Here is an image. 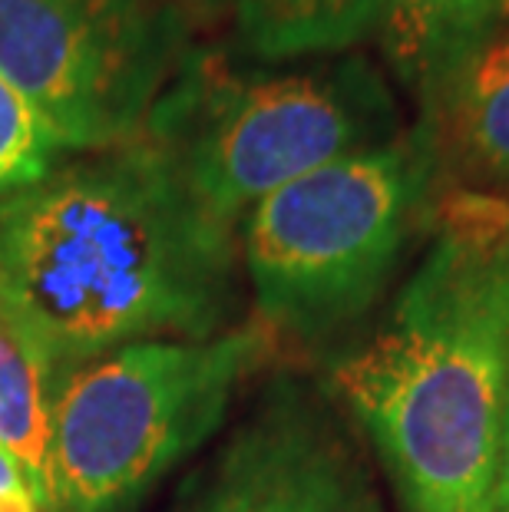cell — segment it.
<instances>
[{"label":"cell","mask_w":509,"mask_h":512,"mask_svg":"<svg viewBox=\"0 0 509 512\" xmlns=\"http://www.w3.org/2000/svg\"><path fill=\"white\" fill-rule=\"evenodd\" d=\"M324 390L404 512H493L509 407V205L440 195L424 258Z\"/></svg>","instance_id":"obj_2"},{"label":"cell","mask_w":509,"mask_h":512,"mask_svg":"<svg viewBox=\"0 0 509 512\" xmlns=\"http://www.w3.org/2000/svg\"><path fill=\"white\" fill-rule=\"evenodd\" d=\"M53 387L37 357L0 321V446L14 456L20 473L47 512Z\"/></svg>","instance_id":"obj_11"},{"label":"cell","mask_w":509,"mask_h":512,"mask_svg":"<svg viewBox=\"0 0 509 512\" xmlns=\"http://www.w3.org/2000/svg\"><path fill=\"white\" fill-rule=\"evenodd\" d=\"M437 202L420 129L281 185L238 225L255 324L278 347L341 341L381 304Z\"/></svg>","instance_id":"obj_3"},{"label":"cell","mask_w":509,"mask_h":512,"mask_svg":"<svg viewBox=\"0 0 509 512\" xmlns=\"http://www.w3.org/2000/svg\"><path fill=\"white\" fill-rule=\"evenodd\" d=\"M60 152L34 106L0 76V199L47 176Z\"/></svg>","instance_id":"obj_12"},{"label":"cell","mask_w":509,"mask_h":512,"mask_svg":"<svg viewBox=\"0 0 509 512\" xmlns=\"http://www.w3.org/2000/svg\"><path fill=\"white\" fill-rule=\"evenodd\" d=\"M0 321L50 387L139 341H205L242 321L238 232L156 139L80 152L0 199Z\"/></svg>","instance_id":"obj_1"},{"label":"cell","mask_w":509,"mask_h":512,"mask_svg":"<svg viewBox=\"0 0 509 512\" xmlns=\"http://www.w3.org/2000/svg\"><path fill=\"white\" fill-rule=\"evenodd\" d=\"M0 512H43V506L27 479H17V483H0Z\"/></svg>","instance_id":"obj_13"},{"label":"cell","mask_w":509,"mask_h":512,"mask_svg":"<svg viewBox=\"0 0 509 512\" xmlns=\"http://www.w3.org/2000/svg\"><path fill=\"white\" fill-rule=\"evenodd\" d=\"M493 512H509V407H506V427H503V443H500V463H496Z\"/></svg>","instance_id":"obj_14"},{"label":"cell","mask_w":509,"mask_h":512,"mask_svg":"<svg viewBox=\"0 0 509 512\" xmlns=\"http://www.w3.org/2000/svg\"><path fill=\"white\" fill-rule=\"evenodd\" d=\"M509 27V0H384L381 47L410 93L427 86L496 30Z\"/></svg>","instance_id":"obj_9"},{"label":"cell","mask_w":509,"mask_h":512,"mask_svg":"<svg viewBox=\"0 0 509 512\" xmlns=\"http://www.w3.org/2000/svg\"><path fill=\"white\" fill-rule=\"evenodd\" d=\"M420 136L440 195L509 205V27L457 57L420 96Z\"/></svg>","instance_id":"obj_8"},{"label":"cell","mask_w":509,"mask_h":512,"mask_svg":"<svg viewBox=\"0 0 509 512\" xmlns=\"http://www.w3.org/2000/svg\"><path fill=\"white\" fill-rule=\"evenodd\" d=\"M146 136L229 228L308 172L400 136L397 106L361 57L225 73L192 53Z\"/></svg>","instance_id":"obj_5"},{"label":"cell","mask_w":509,"mask_h":512,"mask_svg":"<svg viewBox=\"0 0 509 512\" xmlns=\"http://www.w3.org/2000/svg\"><path fill=\"white\" fill-rule=\"evenodd\" d=\"M192 7H199L202 14H219L225 7H235V0H189Z\"/></svg>","instance_id":"obj_15"},{"label":"cell","mask_w":509,"mask_h":512,"mask_svg":"<svg viewBox=\"0 0 509 512\" xmlns=\"http://www.w3.org/2000/svg\"><path fill=\"white\" fill-rule=\"evenodd\" d=\"M384 0H235L238 47L262 63L341 57L377 37Z\"/></svg>","instance_id":"obj_10"},{"label":"cell","mask_w":509,"mask_h":512,"mask_svg":"<svg viewBox=\"0 0 509 512\" xmlns=\"http://www.w3.org/2000/svg\"><path fill=\"white\" fill-rule=\"evenodd\" d=\"M278 344L255 321L205 341H139L53 390L47 512H129L215 437Z\"/></svg>","instance_id":"obj_4"},{"label":"cell","mask_w":509,"mask_h":512,"mask_svg":"<svg viewBox=\"0 0 509 512\" xmlns=\"http://www.w3.org/2000/svg\"><path fill=\"white\" fill-rule=\"evenodd\" d=\"M189 60L186 24L159 0H0V76L60 149L143 139Z\"/></svg>","instance_id":"obj_6"},{"label":"cell","mask_w":509,"mask_h":512,"mask_svg":"<svg viewBox=\"0 0 509 512\" xmlns=\"http://www.w3.org/2000/svg\"><path fill=\"white\" fill-rule=\"evenodd\" d=\"M169 512H387L354 423L305 377L278 374Z\"/></svg>","instance_id":"obj_7"}]
</instances>
